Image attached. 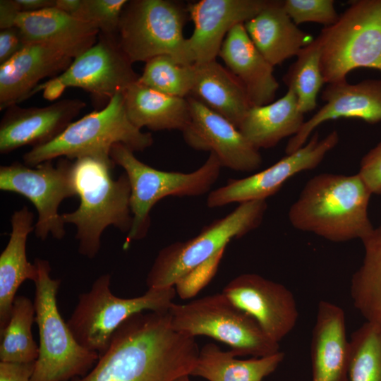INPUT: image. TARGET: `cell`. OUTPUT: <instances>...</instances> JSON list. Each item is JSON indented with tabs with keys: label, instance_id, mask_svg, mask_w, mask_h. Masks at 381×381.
Instances as JSON below:
<instances>
[{
	"label": "cell",
	"instance_id": "36",
	"mask_svg": "<svg viewBox=\"0 0 381 381\" xmlns=\"http://www.w3.org/2000/svg\"><path fill=\"white\" fill-rule=\"evenodd\" d=\"M282 4L296 25L316 23L327 27L333 25L339 16L333 0H284Z\"/></svg>",
	"mask_w": 381,
	"mask_h": 381
},
{
	"label": "cell",
	"instance_id": "27",
	"mask_svg": "<svg viewBox=\"0 0 381 381\" xmlns=\"http://www.w3.org/2000/svg\"><path fill=\"white\" fill-rule=\"evenodd\" d=\"M294 92L270 104L252 106L238 126L241 133L257 149L270 148L280 140L295 135L304 123Z\"/></svg>",
	"mask_w": 381,
	"mask_h": 381
},
{
	"label": "cell",
	"instance_id": "30",
	"mask_svg": "<svg viewBox=\"0 0 381 381\" xmlns=\"http://www.w3.org/2000/svg\"><path fill=\"white\" fill-rule=\"evenodd\" d=\"M15 26L19 28L28 44L99 35V30L95 25L78 19L56 7L20 13Z\"/></svg>",
	"mask_w": 381,
	"mask_h": 381
},
{
	"label": "cell",
	"instance_id": "43",
	"mask_svg": "<svg viewBox=\"0 0 381 381\" xmlns=\"http://www.w3.org/2000/svg\"><path fill=\"white\" fill-rule=\"evenodd\" d=\"M82 2L83 0H56L55 7L76 18L80 10Z\"/></svg>",
	"mask_w": 381,
	"mask_h": 381
},
{
	"label": "cell",
	"instance_id": "42",
	"mask_svg": "<svg viewBox=\"0 0 381 381\" xmlns=\"http://www.w3.org/2000/svg\"><path fill=\"white\" fill-rule=\"evenodd\" d=\"M20 13L34 12L55 7L56 0H16Z\"/></svg>",
	"mask_w": 381,
	"mask_h": 381
},
{
	"label": "cell",
	"instance_id": "2",
	"mask_svg": "<svg viewBox=\"0 0 381 381\" xmlns=\"http://www.w3.org/2000/svg\"><path fill=\"white\" fill-rule=\"evenodd\" d=\"M371 194L358 174H320L306 183L289 219L298 230L332 242L363 241L374 229L368 214Z\"/></svg>",
	"mask_w": 381,
	"mask_h": 381
},
{
	"label": "cell",
	"instance_id": "22",
	"mask_svg": "<svg viewBox=\"0 0 381 381\" xmlns=\"http://www.w3.org/2000/svg\"><path fill=\"white\" fill-rule=\"evenodd\" d=\"M219 56L243 85L253 106L272 102L279 88L274 66L256 48L243 23L228 32Z\"/></svg>",
	"mask_w": 381,
	"mask_h": 381
},
{
	"label": "cell",
	"instance_id": "31",
	"mask_svg": "<svg viewBox=\"0 0 381 381\" xmlns=\"http://www.w3.org/2000/svg\"><path fill=\"white\" fill-rule=\"evenodd\" d=\"M34 321V302L27 296H16L9 320L5 327L0 329V361H36L39 356V346L32 336V327Z\"/></svg>",
	"mask_w": 381,
	"mask_h": 381
},
{
	"label": "cell",
	"instance_id": "20",
	"mask_svg": "<svg viewBox=\"0 0 381 381\" xmlns=\"http://www.w3.org/2000/svg\"><path fill=\"white\" fill-rule=\"evenodd\" d=\"M321 98L325 104L289 139L285 148L286 155L303 146L313 131L325 121L340 118L359 119L369 123L381 121V80L329 83Z\"/></svg>",
	"mask_w": 381,
	"mask_h": 381
},
{
	"label": "cell",
	"instance_id": "34",
	"mask_svg": "<svg viewBox=\"0 0 381 381\" xmlns=\"http://www.w3.org/2000/svg\"><path fill=\"white\" fill-rule=\"evenodd\" d=\"M194 80V65L177 63L169 55L155 56L145 62L138 81L160 92L186 98Z\"/></svg>",
	"mask_w": 381,
	"mask_h": 381
},
{
	"label": "cell",
	"instance_id": "32",
	"mask_svg": "<svg viewBox=\"0 0 381 381\" xmlns=\"http://www.w3.org/2000/svg\"><path fill=\"white\" fill-rule=\"evenodd\" d=\"M283 78L288 90L296 96L299 110L306 114L315 109L318 95L325 83L320 68V47L316 37L296 56Z\"/></svg>",
	"mask_w": 381,
	"mask_h": 381
},
{
	"label": "cell",
	"instance_id": "23",
	"mask_svg": "<svg viewBox=\"0 0 381 381\" xmlns=\"http://www.w3.org/2000/svg\"><path fill=\"white\" fill-rule=\"evenodd\" d=\"M245 29L258 51L272 66L296 56L315 38L301 30L286 13L282 1H270Z\"/></svg>",
	"mask_w": 381,
	"mask_h": 381
},
{
	"label": "cell",
	"instance_id": "18",
	"mask_svg": "<svg viewBox=\"0 0 381 381\" xmlns=\"http://www.w3.org/2000/svg\"><path fill=\"white\" fill-rule=\"evenodd\" d=\"M99 35L97 42L54 78L66 88H81L94 97L109 101L116 94L124 92L139 76L116 38Z\"/></svg>",
	"mask_w": 381,
	"mask_h": 381
},
{
	"label": "cell",
	"instance_id": "19",
	"mask_svg": "<svg viewBox=\"0 0 381 381\" xmlns=\"http://www.w3.org/2000/svg\"><path fill=\"white\" fill-rule=\"evenodd\" d=\"M85 106V102L79 99H66L44 107H8L0 123L1 154L50 142Z\"/></svg>",
	"mask_w": 381,
	"mask_h": 381
},
{
	"label": "cell",
	"instance_id": "6",
	"mask_svg": "<svg viewBox=\"0 0 381 381\" xmlns=\"http://www.w3.org/2000/svg\"><path fill=\"white\" fill-rule=\"evenodd\" d=\"M109 155L114 164L124 169L131 185L132 224L124 249L133 241L145 236L150 223V212L157 202L168 196H198L207 193L222 167L213 152H210L201 167L190 173L155 169L140 161L133 150L121 143L112 146Z\"/></svg>",
	"mask_w": 381,
	"mask_h": 381
},
{
	"label": "cell",
	"instance_id": "24",
	"mask_svg": "<svg viewBox=\"0 0 381 381\" xmlns=\"http://www.w3.org/2000/svg\"><path fill=\"white\" fill-rule=\"evenodd\" d=\"M34 214L24 206L11 218V232L0 255V329L8 322L16 294L25 280L33 282L37 277L36 265L26 255L28 234L35 230Z\"/></svg>",
	"mask_w": 381,
	"mask_h": 381
},
{
	"label": "cell",
	"instance_id": "9",
	"mask_svg": "<svg viewBox=\"0 0 381 381\" xmlns=\"http://www.w3.org/2000/svg\"><path fill=\"white\" fill-rule=\"evenodd\" d=\"M174 286L148 288L143 295L121 298L111 291V274L97 278L78 301L67 325L77 341L99 355L107 348L112 335L131 315L144 311H168L174 303Z\"/></svg>",
	"mask_w": 381,
	"mask_h": 381
},
{
	"label": "cell",
	"instance_id": "4",
	"mask_svg": "<svg viewBox=\"0 0 381 381\" xmlns=\"http://www.w3.org/2000/svg\"><path fill=\"white\" fill-rule=\"evenodd\" d=\"M118 143L133 152L143 151L153 143L152 135L136 128L128 118L123 92L116 94L102 109L71 122L50 142L32 147L23 158L30 167L59 157L111 160V148Z\"/></svg>",
	"mask_w": 381,
	"mask_h": 381
},
{
	"label": "cell",
	"instance_id": "11",
	"mask_svg": "<svg viewBox=\"0 0 381 381\" xmlns=\"http://www.w3.org/2000/svg\"><path fill=\"white\" fill-rule=\"evenodd\" d=\"M188 16L186 6L175 1H128L121 14L117 42L132 64L169 55L183 64V32Z\"/></svg>",
	"mask_w": 381,
	"mask_h": 381
},
{
	"label": "cell",
	"instance_id": "28",
	"mask_svg": "<svg viewBox=\"0 0 381 381\" xmlns=\"http://www.w3.org/2000/svg\"><path fill=\"white\" fill-rule=\"evenodd\" d=\"M284 353L246 360L236 358L232 351H224L213 344L202 346L190 375L209 381H262L282 362Z\"/></svg>",
	"mask_w": 381,
	"mask_h": 381
},
{
	"label": "cell",
	"instance_id": "7",
	"mask_svg": "<svg viewBox=\"0 0 381 381\" xmlns=\"http://www.w3.org/2000/svg\"><path fill=\"white\" fill-rule=\"evenodd\" d=\"M327 84L346 80L358 68L381 72V0H357L317 37Z\"/></svg>",
	"mask_w": 381,
	"mask_h": 381
},
{
	"label": "cell",
	"instance_id": "1",
	"mask_svg": "<svg viewBox=\"0 0 381 381\" xmlns=\"http://www.w3.org/2000/svg\"><path fill=\"white\" fill-rule=\"evenodd\" d=\"M195 337L172 329L168 311L135 313L115 331L85 375L70 381H174L190 373Z\"/></svg>",
	"mask_w": 381,
	"mask_h": 381
},
{
	"label": "cell",
	"instance_id": "16",
	"mask_svg": "<svg viewBox=\"0 0 381 381\" xmlns=\"http://www.w3.org/2000/svg\"><path fill=\"white\" fill-rule=\"evenodd\" d=\"M269 0H200L187 6L193 22L191 36L186 38L183 64L216 60L228 32L255 16Z\"/></svg>",
	"mask_w": 381,
	"mask_h": 381
},
{
	"label": "cell",
	"instance_id": "10",
	"mask_svg": "<svg viewBox=\"0 0 381 381\" xmlns=\"http://www.w3.org/2000/svg\"><path fill=\"white\" fill-rule=\"evenodd\" d=\"M267 207L266 200L240 203L227 215L205 226L196 236L163 248L147 274L148 288L174 286L193 270L224 252L232 239L258 227Z\"/></svg>",
	"mask_w": 381,
	"mask_h": 381
},
{
	"label": "cell",
	"instance_id": "38",
	"mask_svg": "<svg viewBox=\"0 0 381 381\" xmlns=\"http://www.w3.org/2000/svg\"><path fill=\"white\" fill-rule=\"evenodd\" d=\"M358 174L372 194L381 195V142L361 159Z\"/></svg>",
	"mask_w": 381,
	"mask_h": 381
},
{
	"label": "cell",
	"instance_id": "21",
	"mask_svg": "<svg viewBox=\"0 0 381 381\" xmlns=\"http://www.w3.org/2000/svg\"><path fill=\"white\" fill-rule=\"evenodd\" d=\"M311 381H349L350 350L344 310L320 301L310 344Z\"/></svg>",
	"mask_w": 381,
	"mask_h": 381
},
{
	"label": "cell",
	"instance_id": "44",
	"mask_svg": "<svg viewBox=\"0 0 381 381\" xmlns=\"http://www.w3.org/2000/svg\"><path fill=\"white\" fill-rule=\"evenodd\" d=\"M188 375L181 376L176 379H175L174 381H190Z\"/></svg>",
	"mask_w": 381,
	"mask_h": 381
},
{
	"label": "cell",
	"instance_id": "12",
	"mask_svg": "<svg viewBox=\"0 0 381 381\" xmlns=\"http://www.w3.org/2000/svg\"><path fill=\"white\" fill-rule=\"evenodd\" d=\"M70 160L61 158L56 165L48 160L36 167L14 162L0 167L1 190L20 194L34 205L38 214L35 233L42 241L49 235L59 240L66 235L59 207L76 195Z\"/></svg>",
	"mask_w": 381,
	"mask_h": 381
},
{
	"label": "cell",
	"instance_id": "17",
	"mask_svg": "<svg viewBox=\"0 0 381 381\" xmlns=\"http://www.w3.org/2000/svg\"><path fill=\"white\" fill-rule=\"evenodd\" d=\"M236 306L252 316L265 334L279 343L295 327L298 311L292 292L280 283L246 273L223 289Z\"/></svg>",
	"mask_w": 381,
	"mask_h": 381
},
{
	"label": "cell",
	"instance_id": "14",
	"mask_svg": "<svg viewBox=\"0 0 381 381\" xmlns=\"http://www.w3.org/2000/svg\"><path fill=\"white\" fill-rule=\"evenodd\" d=\"M339 140L337 131L320 139L318 132L301 148L270 167L239 179H229L227 183L212 190L207 198L210 208L252 200H266L279 190L284 183L294 175L316 168Z\"/></svg>",
	"mask_w": 381,
	"mask_h": 381
},
{
	"label": "cell",
	"instance_id": "40",
	"mask_svg": "<svg viewBox=\"0 0 381 381\" xmlns=\"http://www.w3.org/2000/svg\"><path fill=\"white\" fill-rule=\"evenodd\" d=\"M35 362L11 363L0 361V381H31Z\"/></svg>",
	"mask_w": 381,
	"mask_h": 381
},
{
	"label": "cell",
	"instance_id": "5",
	"mask_svg": "<svg viewBox=\"0 0 381 381\" xmlns=\"http://www.w3.org/2000/svg\"><path fill=\"white\" fill-rule=\"evenodd\" d=\"M34 263L37 268L34 305L40 344L31 381H70L82 377L99 354L82 346L63 320L56 302L61 281L51 277L49 261L37 258Z\"/></svg>",
	"mask_w": 381,
	"mask_h": 381
},
{
	"label": "cell",
	"instance_id": "41",
	"mask_svg": "<svg viewBox=\"0 0 381 381\" xmlns=\"http://www.w3.org/2000/svg\"><path fill=\"white\" fill-rule=\"evenodd\" d=\"M20 13L16 0L0 1V28L15 26L16 20Z\"/></svg>",
	"mask_w": 381,
	"mask_h": 381
},
{
	"label": "cell",
	"instance_id": "3",
	"mask_svg": "<svg viewBox=\"0 0 381 381\" xmlns=\"http://www.w3.org/2000/svg\"><path fill=\"white\" fill-rule=\"evenodd\" d=\"M112 160L93 157L77 159L73 164V179L78 208L61 214L64 224L76 227L78 252L94 258L101 247V236L109 226L128 232L132 224L131 185L124 172L116 179L111 175Z\"/></svg>",
	"mask_w": 381,
	"mask_h": 381
},
{
	"label": "cell",
	"instance_id": "15",
	"mask_svg": "<svg viewBox=\"0 0 381 381\" xmlns=\"http://www.w3.org/2000/svg\"><path fill=\"white\" fill-rule=\"evenodd\" d=\"M190 119L182 131L188 145L195 150L215 154L222 167L239 171H253L262 164L254 147L229 120L193 96L187 97Z\"/></svg>",
	"mask_w": 381,
	"mask_h": 381
},
{
	"label": "cell",
	"instance_id": "37",
	"mask_svg": "<svg viewBox=\"0 0 381 381\" xmlns=\"http://www.w3.org/2000/svg\"><path fill=\"white\" fill-rule=\"evenodd\" d=\"M224 252L197 267L176 284V293L183 299L198 294L214 277Z\"/></svg>",
	"mask_w": 381,
	"mask_h": 381
},
{
	"label": "cell",
	"instance_id": "35",
	"mask_svg": "<svg viewBox=\"0 0 381 381\" xmlns=\"http://www.w3.org/2000/svg\"><path fill=\"white\" fill-rule=\"evenodd\" d=\"M126 0H83L77 18L95 25L99 34L116 38Z\"/></svg>",
	"mask_w": 381,
	"mask_h": 381
},
{
	"label": "cell",
	"instance_id": "25",
	"mask_svg": "<svg viewBox=\"0 0 381 381\" xmlns=\"http://www.w3.org/2000/svg\"><path fill=\"white\" fill-rule=\"evenodd\" d=\"M193 65L194 80L190 94L238 128L253 106L243 85L217 60Z\"/></svg>",
	"mask_w": 381,
	"mask_h": 381
},
{
	"label": "cell",
	"instance_id": "39",
	"mask_svg": "<svg viewBox=\"0 0 381 381\" xmlns=\"http://www.w3.org/2000/svg\"><path fill=\"white\" fill-rule=\"evenodd\" d=\"M27 44L20 30L16 26L1 30L0 65L13 57Z\"/></svg>",
	"mask_w": 381,
	"mask_h": 381
},
{
	"label": "cell",
	"instance_id": "29",
	"mask_svg": "<svg viewBox=\"0 0 381 381\" xmlns=\"http://www.w3.org/2000/svg\"><path fill=\"white\" fill-rule=\"evenodd\" d=\"M362 242L364 256L352 276L350 294L365 320L381 325V224Z\"/></svg>",
	"mask_w": 381,
	"mask_h": 381
},
{
	"label": "cell",
	"instance_id": "26",
	"mask_svg": "<svg viewBox=\"0 0 381 381\" xmlns=\"http://www.w3.org/2000/svg\"><path fill=\"white\" fill-rule=\"evenodd\" d=\"M126 111L130 121L138 128L152 131L179 130L190 121L187 97L169 95L138 80L123 92Z\"/></svg>",
	"mask_w": 381,
	"mask_h": 381
},
{
	"label": "cell",
	"instance_id": "33",
	"mask_svg": "<svg viewBox=\"0 0 381 381\" xmlns=\"http://www.w3.org/2000/svg\"><path fill=\"white\" fill-rule=\"evenodd\" d=\"M349 381H381V325L366 321L349 340Z\"/></svg>",
	"mask_w": 381,
	"mask_h": 381
},
{
	"label": "cell",
	"instance_id": "8",
	"mask_svg": "<svg viewBox=\"0 0 381 381\" xmlns=\"http://www.w3.org/2000/svg\"><path fill=\"white\" fill-rule=\"evenodd\" d=\"M169 313L173 329L193 337H210L229 345L236 356L259 358L279 351V343L222 292L184 304L174 303Z\"/></svg>",
	"mask_w": 381,
	"mask_h": 381
},
{
	"label": "cell",
	"instance_id": "13",
	"mask_svg": "<svg viewBox=\"0 0 381 381\" xmlns=\"http://www.w3.org/2000/svg\"><path fill=\"white\" fill-rule=\"evenodd\" d=\"M96 42L97 37H89L28 44L0 65V109L25 100L41 80L62 73Z\"/></svg>",
	"mask_w": 381,
	"mask_h": 381
}]
</instances>
